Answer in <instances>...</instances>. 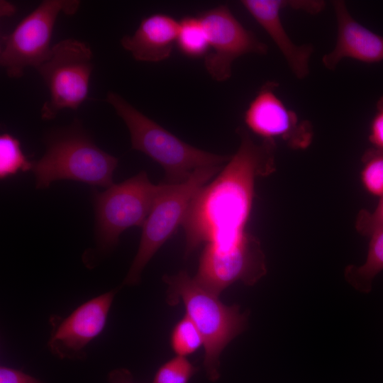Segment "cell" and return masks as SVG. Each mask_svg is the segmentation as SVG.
Masks as SVG:
<instances>
[{"mask_svg": "<svg viewBox=\"0 0 383 383\" xmlns=\"http://www.w3.org/2000/svg\"><path fill=\"white\" fill-rule=\"evenodd\" d=\"M240 143L216 177L204 186L192 199L182 226L185 252L189 255L202 244L201 253L227 256L253 250L260 240L246 231L255 179L276 170V143L255 142L248 131L238 127Z\"/></svg>", "mask_w": 383, "mask_h": 383, "instance_id": "6da1fadb", "label": "cell"}, {"mask_svg": "<svg viewBox=\"0 0 383 383\" xmlns=\"http://www.w3.org/2000/svg\"><path fill=\"white\" fill-rule=\"evenodd\" d=\"M167 284V301L175 306L179 301L185 308V315L194 323L204 340V367L208 379L216 382L220 378V355L226 345L247 326L248 313L240 306L223 304L218 296L203 287L187 271L174 275H165Z\"/></svg>", "mask_w": 383, "mask_h": 383, "instance_id": "7a4b0ae2", "label": "cell"}, {"mask_svg": "<svg viewBox=\"0 0 383 383\" xmlns=\"http://www.w3.org/2000/svg\"><path fill=\"white\" fill-rule=\"evenodd\" d=\"M44 142L45 152L31 169L37 189L63 179L106 188L113 184L118 159L97 147L78 121L50 132Z\"/></svg>", "mask_w": 383, "mask_h": 383, "instance_id": "3957f363", "label": "cell"}, {"mask_svg": "<svg viewBox=\"0 0 383 383\" xmlns=\"http://www.w3.org/2000/svg\"><path fill=\"white\" fill-rule=\"evenodd\" d=\"M106 101L124 121L132 148L143 152L165 170V183L187 179L197 169L221 166L231 156L211 153L186 143L136 109L117 93L110 91Z\"/></svg>", "mask_w": 383, "mask_h": 383, "instance_id": "277c9868", "label": "cell"}, {"mask_svg": "<svg viewBox=\"0 0 383 383\" xmlns=\"http://www.w3.org/2000/svg\"><path fill=\"white\" fill-rule=\"evenodd\" d=\"M165 186L150 182L145 171L103 192H94L95 238L101 254L111 251L126 229L143 227Z\"/></svg>", "mask_w": 383, "mask_h": 383, "instance_id": "5b68a950", "label": "cell"}, {"mask_svg": "<svg viewBox=\"0 0 383 383\" xmlns=\"http://www.w3.org/2000/svg\"><path fill=\"white\" fill-rule=\"evenodd\" d=\"M221 166L196 170L185 181L167 184L156 199L143 226L139 247L124 279L123 284L139 283L141 273L160 248L182 225L188 208L199 191L217 173Z\"/></svg>", "mask_w": 383, "mask_h": 383, "instance_id": "8992f818", "label": "cell"}, {"mask_svg": "<svg viewBox=\"0 0 383 383\" xmlns=\"http://www.w3.org/2000/svg\"><path fill=\"white\" fill-rule=\"evenodd\" d=\"M92 57L90 47L74 38L62 40L52 47L50 57L35 68L49 92L40 111L43 120L55 118L64 109L77 110L87 99Z\"/></svg>", "mask_w": 383, "mask_h": 383, "instance_id": "52a82bcc", "label": "cell"}, {"mask_svg": "<svg viewBox=\"0 0 383 383\" xmlns=\"http://www.w3.org/2000/svg\"><path fill=\"white\" fill-rule=\"evenodd\" d=\"M79 1L45 0L9 34L1 38L0 64L9 77H21L26 67L35 69L50 56V40L56 19L62 12L72 15Z\"/></svg>", "mask_w": 383, "mask_h": 383, "instance_id": "ba28073f", "label": "cell"}, {"mask_svg": "<svg viewBox=\"0 0 383 383\" xmlns=\"http://www.w3.org/2000/svg\"><path fill=\"white\" fill-rule=\"evenodd\" d=\"M211 52L204 57V66L210 77L223 82L232 74V65L247 54L265 55L267 46L245 28L225 5L201 13Z\"/></svg>", "mask_w": 383, "mask_h": 383, "instance_id": "9c48e42d", "label": "cell"}, {"mask_svg": "<svg viewBox=\"0 0 383 383\" xmlns=\"http://www.w3.org/2000/svg\"><path fill=\"white\" fill-rule=\"evenodd\" d=\"M277 87L275 82H267L260 88L244 113L245 123L262 140L280 139L293 150H305L313 140L312 125L284 103Z\"/></svg>", "mask_w": 383, "mask_h": 383, "instance_id": "30bf717a", "label": "cell"}, {"mask_svg": "<svg viewBox=\"0 0 383 383\" xmlns=\"http://www.w3.org/2000/svg\"><path fill=\"white\" fill-rule=\"evenodd\" d=\"M117 289L94 297L69 316L51 320L50 351L60 359L82 358L85 346L103 331Z\"/></svg>", "mask_w": 383, "mask_h": 383, "instance_id": "8fae6325", "label": "cell"}, {"mask_svg": "<svg viewBox=\"0 0 383 383\" xmlns=\"http://www.w3.org/2000/svg\"><path fill=\"white\" fill-rule=\"evenodd\" d=\"M337 21V38L333 49L324 55L322 63L334 70L344 58L365 63L383 60V36L365 28L350 13L343 1L333 3Z\"/></svg>", "mask_w": 383, "mask_h": 383, "instance_id": "7c38bea8", "label": "cell"}, {"mask_svg": "<svg viewBox=\"0 0 383 383\" xmlns=\"http://www.w3.org/2000/svg\"><path fill=\"white\" fill-rule=\"evenodd\" d=\"M241 4L277 45L294 76L300 79L306 77L313 48L309 44H295L284 29L280 11L289 6V1L243 0Z\"/></svg>", "mask_w": 383, "mask_h": 383, "instance_id": "4fadbf2b", "label": "cell"}, {"mask_svg": "<svg viewBox=\"0 0 383 383\" xmlns=\"http://www.w3.org/2000/svg\"><path fill=\"white\" fill-rule=\"evenodd\" d=\"M179 21L165 13L144 18L133 35L121 39L122 47L138 61L157 62L169 58L176 45Z\"/></svg>", "mask_w": 383, "mask_h": 383, "instance_id": "5bb4252c", "label": "cell"}, {"mask_svg": "<svg viewBox=\"0 0 383 383\" xmlns=\"http://www.w3.org/2000/svg\"><path fill=\"white\" fill-rule=\"evenodd\" d=\"M370 238L367 258L360 266L346 267L345 277L357 290L369 293L374 277L383 270V229Z\"/></svg>", "mask_w": 383, "mask_h": 383, "instance_id": "9a60e30c", "label": "cell"}, {"mask_svg": "<svg viewBox=\"0 0 383 383\" xmlns=\"http://www.w3.org/2000/svg\"><path fill=\"white\" fill-rule=\"evenodd\" d=\"M176 45L189 57H199L210 48L205 27L199 16H186L179 21Z\"/></svg>", "mask_w": 383, "mask_h": 383, "instance_id": "2e32d148", "label": "cell"}, {"mask_svg": "<svg viewBox=\"0 0 383 383\" xmlns=\"http://www.w3.org/2000/svg\"><path fill=\"white\" fill-rule=\"evenodd\" d=\"M33 161L23 154L20 141L9 133L0 136V178L6 179L19 171L31 170Z\"/></svg>", "mask_w": 383, "mask_h": 383, "instance_id": "e0dca14e", "label": "cell"}, {"mask_svg": "<svg viewBox=\"0 0 383 383\" xmlns=\"http://www.w3.org/2000/svg\"><path fill=\"white\" fill-rule=\"evenodd\" d=\"M360 180L372 196H383V152L370 148L362 156Z\"/></svg>", "mask_w": 383, "mask_h": 383, "instance_id": "ac0fdd59", "label": "cell"}, {"mask_svg": "<svg viewBox=\"0 0 383 383\" xmlns=\"http://www.w3.org/2000/svg\"><path fill=\"white\" fill-rule=\"evenodd\" d=\"M170 345L177 356L187 357L204 345V340L196 326L185 315L174 326Z\"/></svg>", "mask_w": 383, "mask_h": 383, "instance_id": "d6986e66", "label": "cell"}, {"mask_svg": "<svg viewBox=\"0 0 383 383\" xmlns=\"http://www.w3.org/2000/svg\"><path fill=\"white\" fill-rule=\"evenodd\" d=\"M198 370L187 357L176 356L158 368L151 383H188Z\"/></svg>", "mask_w": 383, "mask_h": 383, "instance_id": "ffe728a7", "label": "cell"}, {"mask_svg": "<svg viewBox=\"0 0 383 383\" xmlns=\"http://www.w3.org/2000/svg\"><path fill=\"white\" fill-rule=\"evenodd\" d=\"M355 226L362 235L370 237L383 229V196L373 211L362 209L357 215Z\"/></svg>", "mask_w": 383, "mask_h": 383, "instance_id": "44dd1931", "label": "cell"}, {"mask_svg": "<svg viewBox=\"0 0 383 383\" xmlns=\"http://www.w3.org/2000/svg\"><path fill=\"white\" fill-rule=\"evenodd\" d=\"M371 148L383 152V96L376 104V111L370 122L368 135Z\"/></svg>", "mask_w": 383, "mask_h": 383, "instance_id": "7402d4cb", "label": "cell"}, {"mask_svg": "<svg viewBox=\"0 0 383 383\" xmlns=\"http://www.w3.org/2000/svg\"><path fill=\"white\" fill-rule=\"evenodd\" d=\"M0 383H42L21 370L6 366L0 367Z\"/></svg>", "mask_w": 383, "mask_h": 383, "instance_id": "603a6c76", "label": "cell"}, {"mask_svg": "<svg viewBox=\"0 0 383 383\" xmlns=\"http://www.w3.org/2000/svg\"><path fill=\"white\" fill-rule=\"evenodd\" d=\"M110 383H134L131 372L125 368L113 370L109 374Z\"/></svg>", "mask_w": 383, "mask_h": 383, "instance_id": "cb8c5ba5", "label": "cell"}, {"mask_svg": "<svg viewBox=\"0 0 383 383\" xmlns=\"http://www.w3.org/2000/svg\"><path fill=\"white\" fill-rule=\"evenodd\" d=\"M15 12L14 6L11 5L10 3H8L5 1H1V15L9 16Z\"/></svg>", "mask_w": 383, "mask_h": 383, "instance_id": "d4e9b609", "label": "cell"}, {"mask_svg": "<svg viewBox=\"0 0 383 383\" xmlns=\"http://www.w3.org/2000/svg\"><path fill=\"white\" fill-rule=\"evenodd\" d=\"M265 257V254L260 256H235V257H225V258H206L200 256V258L204 259V260H226L230 258H260Z\"/></svg>", "mask_w": 383, "mask_h": 383, "instance_id": "484cf974", "label": "cell"}]
</instances>
